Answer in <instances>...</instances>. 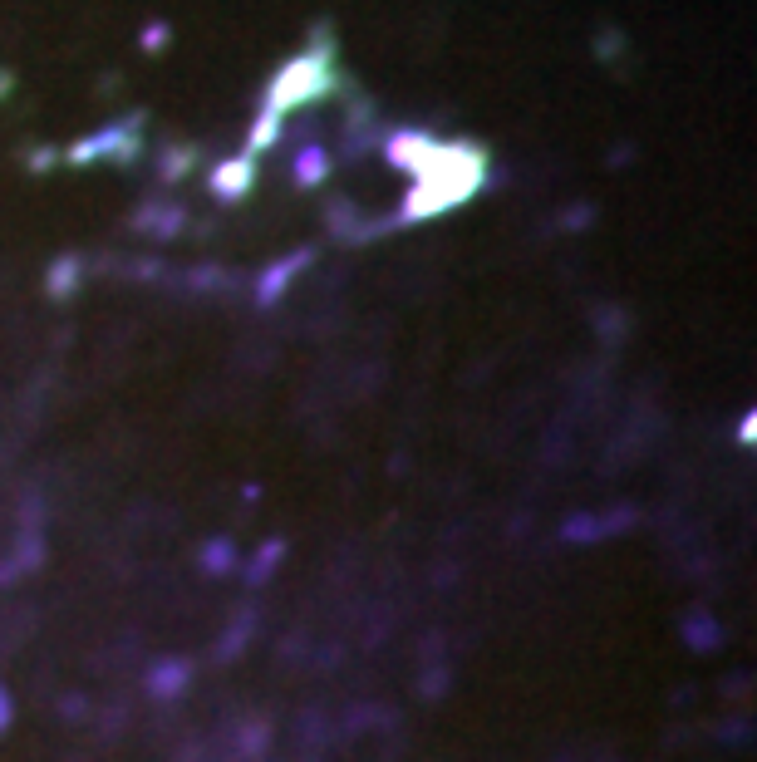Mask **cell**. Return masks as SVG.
Returning a JSON list of instances; mask_svg holds the SVG:
<instances>
[{"label": "cell", "instance_id": "277c9868", "mask_svg": "<svg viewBox=\"0 0 757 762\" xmlns=\"http://www.w3.org/2000/svg\"><path fill=\"white\" fill-rule=\"evenodd\" d=\"M168 40V30L163 25H153V30H143V45H163Z\"/></svg>", "mask_w": 757, "mask_h": 762}, {"label": "cell", "instance_id": "6da1fadb", "mask_svg": "<svg viewBox=\"0 0 757 762\" xmlns=\"http://www.w3.org/2000/svg\"><path fill=\"white\" fill-rule=\"evenodd\" d=\"M330 64H335V55H300V59H291V64L276 74V84H271V114H276V109H291V104H305V99L330 94V89H335Z\"/></svg>", "mask_w": 757, "mask_h": 762}, {"label": "cell", "instance_id": "3957f363", "mask_svg": "<svg viewBox=\"0 0 757 762\" xmlns=\"http://www.w3.org/2000/svg\"><path fill=\"white\" fill-rule=\"evenodd\" d=\"M251 182V168L246 163H227L222 173H217V192H241Z\"/></svg>", "mask_w": 757, "mask_h": 762}, {"label": "cell", "instance_id": "7a4b0ae2", "mask_svg": "<svg viewBox=\"0 0 757 762\" xmlns=\"http://www.w3.org/2000/svg\"><path fill=\"white\" fill-rule=\"evenodd\" d=\"M295 177H300V182H320V177H325V153H320V148L300 153V158H295Z\"/></svg>", "mask_w": 757, "mask_h": 762}]
</instances>
